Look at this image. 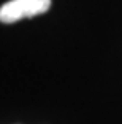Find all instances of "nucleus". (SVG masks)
Instances as JSON below:
<instances>
[{"instance_id":"obj_1","label":"nucleus","mask_w":122,"mask_h":124,"mask_svg":"<svg viewBox=\"0 0 122 124\" xmlns=\"http://www.w3.org/2000/svg\"><path fill=\"white\" fill-rule=\"evenodd\" d=\"M51 8V0H10L0 7V21L3 24L43 15Z\"/></svg>"}]
</instances>
